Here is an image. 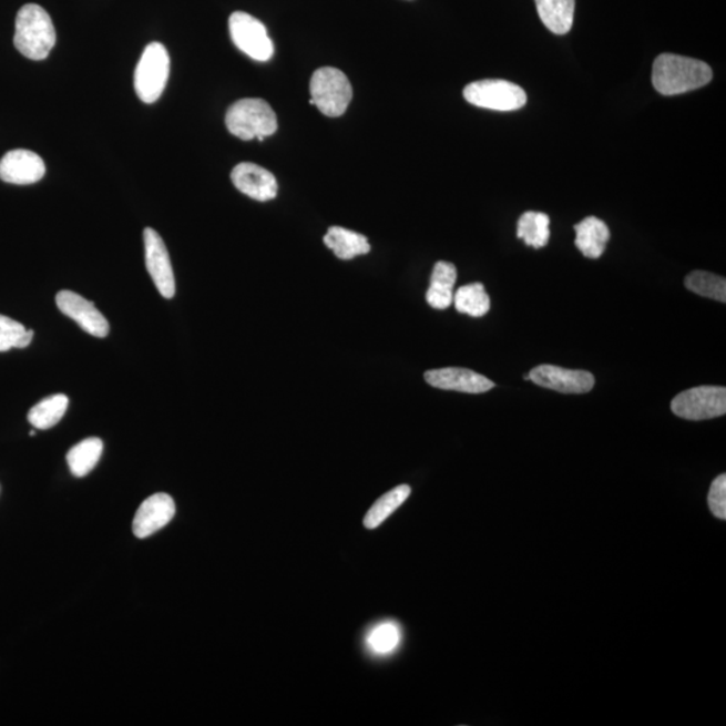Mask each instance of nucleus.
Listing matches in <instances>:
<instances>
[{
	"mask_svg": "<svg viewBox=\"0 0 726 726\" xmlns=\"http://www.w3.org/2000/svg\"><path fill=\"white\" fill-rule=\"evenodd\" d=\"M712 68L704 61L665 53L656 57L653 65V85L663 96H675L708 85Z\"/></svg>",
	"mask_w": 726,
	"mask_h": 726,
	"instance_id": "1",
	"label": "nucleus"
},
{
	"mask_svg": "<svg viewBox=\"0 0 726 726\" xmlns=\"http://www.w3.org/2000/svg\"><path fill=\"white\" fill-rule=\"evenodd\" d=\"M52 18L41 6L24 4L16 19L14 45L18 52L33 61L45 60L55 45Z\"/></svg>",
	"mask_w": 726,
	"mask_h": 726,
	"instance_id": "2",
	"label": "nucleus"
},
{
	"mask_svg": "<svg viewBox=\"0 0 726 726\" xmlns=\"http://www.w3.org/2000/svg\"><path fill=\"white\" fill-rule=\"evenodd\" d=\"M225 123L232 135L242 141L274 135L277 131V117L267 101L262 99H243L236 101L226 112Z\"/></svg>",
	"mask_w": 726,
	"mask_h": 726,
	"instance_id": "3",
	"label": "nucleus"
},
{
	"mask_svg": "<svg viewBox=\"0 0 726 726\" xmlns=\"http://www.w3.org/2000/svg\"><path fill=\"white\" fill-rule=\"evenodd\" d=\"M309 104L326 116H342L352 99V88L347 75L336 68H320L309 82Z\"/></svg>",
	"mask_w": 726,
	"mask_h": 726,
	"instance_id": "4",
	"label": "nucleus"
},
{
	"mask_svg": "<svg viewBox=\"0 0 726 726\" xmlns=\"http://www.w3.org/2000/svg\"><path fill=\"white\" fill-rule=\"evenodd\" d=\"M170 75V55L160 42L150 43L137 62L135 91L145 104L160 100Z\"/></svg>",
	"mask_w": 726,
	"mask_h": 726,
	"instance_id": "5",
	"label": "nucleus"
},
{
	"mask_svg": "<svg viewBox=\"0 0 726 726\" xmlns=\"http://www.w3.org/2000/svg\"><path fill=\"white\" fill-rule=\"evenodd\" d=\"M463 96L481 109L511 112L521 110L528 96L520 85L504 80H481L467 85Z\"/></svg>",
	"mask_w": 726,
	"mask_h": 726,
	"instance_id": "6",
	"label": "nucleus"
},
{
	"mask_svg": "<svg viewBox=\"0 0 726 726\" xmlns=\"http://www.w3.org/2000/svg\"><path fill=\"white\" fill-rule=\"evenodd\" d=\"M672 410L678 418L691 421L719 418L726 413V389L698 387L682 391L672 401Z\"/></svg>",
	"mask_w": 726,
	"mask_h": 726,
	"instance_id": "7",
	"label": "nucleus"
},
{
	"mask_svg": "<svg viewBox=\"0 0 726 726\" xmlns=\"http://www.w3.org/2000/svg\"><path fill=\"white\" fill-rule=\"evenodd\" d=\"M229 30L233 43L252 60L264 62L273 59L274 42L268 35L267 28L257 18L243 11L233 12L229 18Z\"/></svg>",
	"mask_w": 726,
	"mask_h": 726,
	"instance_id": "8",
	"label": "nucleus"
},
{
	"mask_svg": "<svg viewBox=\"0 0 726 726\" xmlns=\"http://www.w3.org/2000/svg\"><path fill=\"white\" fill-rule=\"evenodd\" d=\"M528 376L529 380L539 387L565 395L589 393L595 387V377L590 371L570 370L553 365L536 366Z\"/></svg>",
	"mask_w": 726,
	"mask_h": 726,
	"instance_id": "9",
	"label": "nucleus"
},
{
	"mask_svg": "<svg viewBox=\"0 0 726 726\" xmlns=\"http://www.w3.org/2000/svg\"><path fill=\"white\" fill-rule=\"evenodd\" d=\"M145 267H147L151 279L160 290L163 298L172 299L175 295V277L168 250L164 245L160 233L144 229Z\"/></svg>",
	"mask_w": 726,
	"mask_h": 726,
	"instance_id": "10",
	"label": "nucleus"
},
{
	"mask_svg": "<svg viewBox=\"0 0 726 726\" xmlns=\"http://www.w3.org/2000/svg\"><path fill=\"white\" fill-rule=\"evenodd\" d=\"M57 307L93 337L105 338L110 333L109 320L92 301L72 290H61L55 298Z\"/></svg>",
	"mask_w": 726,
	"mask_h": 726,
	"instance_id": "11",
	"label": "nucleus"
},
{
	"mask_svg": "<svg viewBox=\"0 0 726 726\" xmlns=\"http://www.w3.org/2000/svg\"><path fill=\"white\" fill-rule=\"evenodd\" d=\"M47 173L45 162L29 150H14L0 161V180L11 185H33Z\"/></svg>",
	"mask_w": 726,
	"mask_h": 726,
	"instance_id": "12",
	"label": "nucleus"
},
{
	"mask_svg": "<svg viewBox=\"0 0 726 726\" xmlns=\"http://www.w3.org/2000/svg\"><path fill=\"white\" fill-rule=\"evenodd\" d=\"M175 515V503L173 498L157 492L145 500L136 511L132 532L137 539H147L167 525Z\"/></svg>",
	"mask_w": 726,
	"mask_h": 726,
	"instance_id": "13",
	"label": "nucleus"
},
{
	"mask_svg": "<svg viewBox=\"0 0 726 726\" xmlns=\"http://www.w3.org/2000/svg\"><path fill=\"white\" fill-rule=\"evenodd\" d=\"M231 176L237 191L252 200L267 202L276 198L279 191L275 175L255 163L237 164Z\"/></svg>",
	"mask_w": 726,
	"mask_h": 726,
	"instance_id": "14",
	"label": "nucleus"
},
{
	"mask_svg": "<svg viewBox=\"0 0 726 726\" xmlns=\"http://www.w3.org/2000/svg\"><path fill=\"white\" fill-rule=\"evenodd\" d=\"M426 381L433 388L463 391V393H485L495 387L488 377L462 368H446L426 372Z\"/></svg>",
	"mask_w": 726,
	"mask_h": 726,
	"instance_id": "15",
	"label": "nucleus"
},
{
	"mask_svg": "<svg viewBox=\"0 0 726 726\" xmlns=\"http://www.w3.org/2000/svg\"><path fill=\"white\" fill-rule=\"evenodd\" d=\"M574 231H576V246L581 254L589 258L603 256L611 233L609 226L602 219L586 217L577 225H574Z\"/></svg>",
	"mask_w": 726,
	"mask_h": 726,
	"instance_id": "16",
	"label": "nucleus"
},
{
	"mask_svg": "<svg viewBox=\"0 0 726 726\" xmlns=\"http://www.w3.org/2000/svg\"><path fill=\"white\" fill-rule=\"evenodd\" d=\"M324 242L327 248L331 249L340 260H351V258L370 252L368 238L340 226H331L327 231Z\"/></svg>",
	"mask_w": 726,
	"mask_h": 726,
	"instance_id": "17",
	"label": "nucleus"
},
{
	"mask_svg": "<svg viewBox=\"0 0 726 726\" xmlns=\"http://www.w3.org/2000/svg\"><path fill=\"white\" fill-rule=\"evenodd\" d=\"M542 23L555 35L570 33L576 0H535Z\"/></svg>",
	"mask_w": 726,
	"mask_h": 726,
	"instance_id": "18",
	"label": "nucleus"
},
{
	"mask_svg": "<svg viewBox=\"0 0 726 726\" xmlns=\"http://www.w3.org/2000/svg\"><path fill=\"white\" fill-rule=\"evenodd\" d=\"M457 268L451 263H436L431 276V286L427 290L428 305L436 309H446L453 301V286L457 283Z\"/></svg>",
	"mask_w": 726,
	"mask_h": 726,
	"instance_id": "19",
	"label": "nucleus"
},
{
	"mask_svg": "<svg viewBox=\"0 0 726 726\" xmlns=\"http://www.w3.org/2000/svg\"><path fill=\"white\" fill-rule=\"evenodd\" d=\"M104 444L99 438H88L69 450L68 466L74 477L88 476L98 466Z\"/></svg>",
	"mask_w": 726,
	"mask_h": 726,
	"instance_id": "20",
	"label": "nucleus"
},
{
	"mask_svg": "<svg viewBox=\"0 0 726 726\" xmlns=\"http://www.w3.org/2000/svg\"><path fill=\"white\" fill-rule=\"evenodd\" d=\"M551 218L548 214L540 212L523 213L518 221L517 236L523 239L528 246L533 248H544L551 238Z\"/></svg>",
	"mask_w": 726,
	"mask_h": 726,
	"instance_id": "21",
	"label": "nucleus"
},
{
	"mask_svg": "<svg viewBox=\"0 0 726 726\" xmlns=\"http://www.w3.org/2000/svg\"><path fill=\"white\" fill-rule=\"evenodd\" d=\"M68 407L69 399L65 395L49 396L30 409L29 422L34 428L45 431V429L59 425L64 418Z\"/></svg>",
	"mask_w": 726,
	"mask_h": 726,
	"instance_id": "22",
	"label": "nucleus"
},
{
	"mask_svg": "<svg viewBox=\"0 0 726 726\" xmlns=\"http://www.w3.org/2000/svg\"><path fill=\"white\" fill-rule=\"evenodd\" d=\"M453 303L460 314H467L473 318L484 317L491 306L490 296L481 283L460 287L453 295Z\"/></svg>",
	"mask_w": 726,
	"mask_h": 726,
	"instance_id": "23",
	"label": "nucleus"
},
{
	"mask_svg": "<svg viewBox=\"0 0 726 726\" xmlns=\"http://www.w3.org/2000/svg\"><path fill=\"white\" fill-rule=\"evenodd\" d=\"M410 495V488L408 484H401L387 494H384L380 500L372 504L364 520L366 529H376L381 525L385 520L395 513Z\"/></svg>",
	"mask_w": 726,
	"mask_h": 726,
	"instance_id": "24",
	"label": "nucleus"
},
{
	"mask_svg": "<svg viewBox=\"0 0 726 726\" xmlns=\"http://www.w3.org/2000/svg\"><path fill=\"white\" fill-rule=\"evenodd\" d=\"M685 286L692 293L704 296V298L726 301V280L723 276L694 270L687 275Z\"/></svg>",
	"mask_w": 726,
	"mask_h": 726,
	"instance_id": "25",
	"label": "nucleus"
},
{
	"mask_svg": "<svg viewBox=\"0 0 726 726\" xmlns=\"http://www.w3.org/2000/svg\"><path fill=\"white\" fill-rule=\"evenodd\" d=\"M33 338V330H27L19 321L0 315V351L24 349Z\"/></svg>",
	"mask_w": 726,
	"mask_h": 726,
	"instance_id": "26",
	"label": "nucleus"
},
{
	"mask_svg": "<svg viewBox=\"0 0 726 726\" xmlns=\"http://www.w3.org/2000/svg\"><path fill=\"white\" fill-rule=\"evenodd\" d=\"M401 640L400 627L397 623H381L370 631L368 645L376 654H389L395 652Z\"/></svg>",
	"mask_w": 726,
	"mask_h": 726,
	"instance_id": "27",
	"label": "nucleus"
},
{
	"mask_svg": "<svg viewBox=\"0 0 726 726\" xmlns=\"http://www.w3.org/2000/svg\"><path fill=\"white\" fill-rule=\"evenodd\" d=\"M708 503L712 513L715 514L718 520H726V477L719 476L715 479V482L712 483Z\"/></svg>",
	"mask_w": 726,
	"mask_h": 726,
	"instance_id": "28",
	"label": "nucleus"
}]
</instances>
